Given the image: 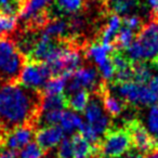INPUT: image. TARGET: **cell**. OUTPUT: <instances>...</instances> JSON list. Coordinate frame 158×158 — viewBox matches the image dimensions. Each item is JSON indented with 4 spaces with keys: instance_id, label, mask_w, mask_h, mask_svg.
<instances>
[{
    "instance_id": "d6a6232c",
    "label": "cell",
    "mask_w": 158,
    "mask_h": 158,
    "mask_svg": "<svg viewBox=\"0 0 158 158\" xmlns=\"http://www.w3.org/2000/svg\"><path fill=\"white\" fill-rule=\"evenodd\" d=\"M153 21H156V22H158V7H157V9L154 11V20Z\"/></svg>"
},
{
    "instance_id": "f1b7e54d",
    "label": "cell",
    "mask_w": 158,
    "mask_h": 158,
    "mask_svg": "<svg viewBox=\"0 0 158 158\" xmlns=\"http://www.w3.org/2000/svg\"><path fill=\"white\" fill-rule=\"evenodd\" d=\"M123 26L132 29L134 33H135V31H140L141 29L143 28V26H144L142 20L135 15L126 16V18L123 19Z\"/></svg>"
},
{
    "instance_id": "cb8c5ba5",
    "label": "cell",
    "mask_w": 158,
    "mask_h": 158,
    "mask_svg": "<svg viewBox=\"0 0 158 158\" xmlns=\"http://www.w3.org/2000/svg\"><path fill=\"white\" fill-rule=\"evenodd\" d=\"M148 132L154 139L158 140V105H153L147 116Z\"/></svg>"
},
{
    "instance_id": "5b68a950",
    "label": "cell",
    "mask_w": 158,
    "mask_h": 158,
    "mask_svg": "<svg viewBox=\"0 0 158 158\" xmlns=\"http://www.w3.org/2000/svg\"><path fill=\"white\" fill-rule=\"evenodd\" d=\"M50 78V68L44 62H34L26 60L18 81L25 88L42 92L44 85Z\"/></svg>"
},
{
    "instance_id": "7a4b0ae2",
    "label": "cell",
    "mask_w": 158,
    "mask_h": 158,
    "mask_svg": "<svg viewBox=\"0 0 158 158\" xmlns=\"http://www.w3.org/2000/svg\"><path fill=\"white\" fill-rule=\"evenodd\" d=\"M158 55V22L152 21L139 31L136 40L127 49L131 62H146Z\"/></svg>"
},
{
    "instance_id": "4dcf8cb0",
    "label": "cell",
    "mask_w": 158,
    "mask_h": 158,
    "mask_svg": "<svg viewBox=\"0 0 158 158\" xmlns=\"http://www.w3.org/2000/svg\"><path fill=\"white\" fill-rule=\"evenodd\" d=\"M144 158H158V151L154 152V153L149 154L147 156H144Z\"/></svg>"
},
{
    "instance_id": "e575fe53",
    "label": "cell",
    "mask_w": 158,
    "mask_h": 158,
    "mask_svg": "<svg viewBox=\"0 0 158 158\" xmlns=\"http://www.w3.org/2000/svg\"><path fill=\"white\" fill-rule=\"evenodd\" d=\"M3 147H5V145L3 144H1V143H0V155H1V154H2V149H3Z\"/></svg>"
},
{
    "instance_id": "7c38bea8",
    "label": "cell",
    "mask_w": 158,
    "mask_h": 158,
    "mask_svg": "<svg viewBox=\"0 0 158 158\" xmlns=\"http://www.w3.org/2000/svg\"><path fill=\"white\" fill-rule=\"evenodd\" d=\"M52 0H26L24 3L20 16L26 24L29 20L39 14L49 12L48 8L50 7Z\"/></svg>"
},
{
    "instance_id": "44dd1931",
    "label": "cell",
    "mask_w": 158,
    "mask_h": 158,
    "mask_svg": "<svg viewBox=\"0 0 158 158\" xmlns=\"http://www.w3.org/2000/svg\"><path fill=\"white\" fill-rule=\"evenodd\" d=\"M56 9L61 13L75 14L84 8V0H55Z\"/></svg>"
},
{
    "instance_id": "9a60e30c",
    "label": "cell",
    "mask_w": 158,
    "mask_h": 158,
    "mask_svg": "<svg viewBox=\"0 0 158 158\" xmlns=\"http://www.w3.org/2000/svg\"><path fill=\"white\" fill-rule=\"evenodd\" d=\"M89 98H90V92L88 89H79L76 92L67 95V107L72 108L75 112H84L89 103Z\"/></svg>"
},
{
    "instance_id": "1f68e13d",
    "label": "cell",
    "mask_w": 158,
    "mask_h": 158,
    "mask_svg": "<svg viewBox=\"0 0 158 158\" xmlns=\"http://www.w3.org/2000/svg\"><path fill=\"white\" fill-rule=\"evenodd\" d=\"M153 66H154V68H156V69L158 70V55L153 59Z\"/></svg>"
},
{
    "instance_id": "5bb4252c",
    "label": "cell",
    "mask_w": 158,
    "mask_h": 158,
    "mask_svg": "<svg viewBox=\"0 0 158 158\" xmlns=\"http://www.w3.org/2000/svg\"><path fill=\"white\" fill-rule=\"evenodd\" d=\"M73 158H93L94 145H91L81 134L75 133L72 136Z\"/></svg>"
},
{
    "instance_id": "d590c367",
    "label": "cell",
    "mask_w": 158,
    "mask_h": 158,
    "mask_svg": "<svg viewBox=\"0 0 158 158\" xmlns=\"http://www.w3.org/2000/svg\"><path fill=\"white\" fill-rule=\"evenodd\" d=\"M8 0H0V6H2V5H5L6 2H7Z\"/></svg>"
},
{
    "instance_id": "8d00e7d4",
    "label": "cell",
    "mask_w": 158,
    "mask_h": 158,
    "mask_svg": "<svg viewBox=\"0 0 158 158\" xmlns=\"http://www.w3.org/2000/svg\"><path fill=\"white\" fill-rule=\"evenodd\" d=\"M132 158H144V156H142V155H140V154H139V155H135L134 157H132Z\"/></svg>"
},
{
    "instance_id": "4fadbf2b",
    "label": "cell",
    "mask_w": 158,
    "mask_h": 158,
    "mask_svg": "<svg viewBox=\"0 0 158 158\" xmlns=\"http://www.w3.org/2000/svg\"><path fill=\"white\" fill-rule=\"evenodd\" d=\"M100 97L103 99V104L104 108L107 112L108 115H110L112 117H117L121 114V112L125 108V105H127L125 101L123 99L119 100L116 97L110 94V90H108L107 86H104L102 88V90L99 93Z\"/></svg>"
},
{
    "instance_id": "4316f807",
    "label": "cell",
    "mask_w": 158,
    "mask_h": 158,
    "mask_svg": "<svg viewBox=\"0 0 158 158\" xmlns=\"http://www.w3.org/2000/svg\"><path fill=\"white\" fill-rule=\"evenodd\" d=\"M57 158H73V145L72 140L63 138L59 148H57Z\"/></svg>"
},
{
    "instance_id": "ffe728a7",
    "label": "cell",
    "mask_w": 158,
    "mask_h": 158,
    "mask_svg": "<svg viewBox=\"0 0 158 158\" xmlns=\"http://www.w3.org/2000/svg\"><path fill=\"white\" fill-rule=\"evenodd\" d=\"M60 123H61L62 129L65 130L66 132H72L77 128L79 129V127L82 123V120L76 113L70 112V110H63Z\"/></svg>"
},
{
    "instance_id": "f546056e",
    "label": "cell",
    "mask_w": 158,
    "mask_h": 158,
    "mask_svg": "<svg viewBox=\"0 0 158 158\" xmlns=\"http://www.w3.org/2000/svg\"><path fill=\"white\" fill-rule=\"evenodd\" d=\"M18 156V152L15 151H6V152H2V154L0 155V158H16Z\"/></svg>"
},
{
    "instance_id": "ac0fdd59",
    "label": "cell",
    "mask_w": 158,
    "mask_h": 158,
    "mask_svg": "<svg viewBox=\"0 0 158 158\" xmlns=\"http://www.w3.org/2000/svg\"><path fill=\"white\" fill-rule=\"evenodd\" d=\"M153 67L154 66L147 65L145 62H134L133 72H134V82L141 85H147L153 78Z\"/></svg>"
},
{
    "instance_id": "e0dca14e",
    "label": "cell",
    "mask_w": 158,
    "mask_h": 158,
    "mask_svg": "<svg viewBox=\"0 0 158 158\" xmlns=\"http://www.w3.org/2000/svg\"><path fill=\"white\" fill-rule=\"evenodd\" d=\"M70 77L68 76H57V77H51L48 81L46 82L44 89H42V94L44 95H52V94H59L63 93V90L65 89L66 84Z\"/></svg>"
},
{
    "instance_id": "603a6c76",
    "label": "cell",
    "mask_w": 158,
    "mask_h": 158,
    "mask_svg": "<svg viewBox=\"0 0 158 158\" xmlns=\"http://www.w3.org/2000/svg\"><path fill=\"white\" fill-rule=\"evenodd\" d=\"M140 6L138 0H117L113 5V11L116 14H128Z\"/></svg>"
},
{
    "instance_id": "ba28073f",
    "label": "cell",
    "mask_w": 158,
    "mask_h": 158,
    "mask_svg": "<svg viewBox=\"0 0 158 158\" xmlns=\"http://www.w3.org/2000/svg\"><path fill=\"white\" fill-rule=\"evenodd\" d=\"M35 132V127L31 125H24L7 131L5 138V146L11 151L19 152L23 149L29 142Z\"/></svg>"
},
{
    "instance_id": "2e32d148",
    "label": "cell",
    "mask_w": 158,
    "mask_h": 158,
    "mask_svg": "<svg viewBox=\"0 0 158 158\" xmlns=\"http://www.w3.org/2000/svg\"><path fill=\"white\" fill-rule=\"evenodd\" d=\"M64 108H67V95L64 93L44 95V98H42L41 112L63 110Z\"/></svg>"
},
{
    "instance_id": "83f0119b",
    "label": "cell",
    "mask_w": 158,
    "mask_h": 158,
    "mask_svg": "<svg viewBox=\"0 0 158 158\" xmlns=\"http://www.w3.org/2000/svg\"><path fill=\"white\" fill-rule=\"evenodd\" d=\"M0 26L1 29L5 33H12L15 31L16 27V19L15 16H9V15H3L0 14Z\"/></svg>"
},
{
    "instance_id": "836d02e7",
    "label": "cell",
    "mask_w": 158,
    "mask_h": 158,
    "mask_svg": "<svg viewBox=\"0 0 158 158\" xmlns=\"http://www.w3.org/2000/svg\"><path fill=\"white\" fill-rule=\"evenodd\" d=\"M1 37H5V33L2 31V29H1V26H0V38Z\"/></svg>"
},
{
    "instance_id": "8fae6325",
    "label": "cell",
    "mask_w": 158,
    "mask_h": 158,
    "mask_svg": "<svg viewBox=\"0 0 158 158\" xmlns=\"http://www.w3.org/2000/svg\"><path fill=\"white\" fill-rule=\"evenodd\" d=\"M121 23H123V20L120 19V16L116 13H112L110 15L107 24L102 29V33H101L102 44L110 49V51H112L114 49V44H114L115 38H116L117 34H118L119 29L121 27Z\"/></svg>"
},
{
    "instance_id": "d6986e66",
    "label": "cell",
    "mask_w": 158,
    "mask_h": 158,
    "mask_svg": "<svg viewBox=\"0 0 158 158\" xmlns=\"http://www.w3.org/2000/svg\"><path fill=\"white\" fill-rule=\"evenodd\" d=\"M135 37V33L132 29L123 26L120 27L118 34L114 41V49H119V50H127L132 44L133 39Z\"/></svg>"
},
{
    "instance_id": "277c9868",
    "label": "cell",
    "mask_w": 158,
    "mask_h": 158,
    "mask_svg": "<svg viewBox=\"0 0 158 158\" xmlns=\"http://www.w3.org/2000/svg\"><path fill=\"white\" fill-rule=\"evenodd\" d=\"M120 98L127 104L135 106H152L158 103V94L154 93L147 85L134 81L113 84Z\"/></svg>"
},
{
    "instance_id": "d4e9b609",
    "label": "cell",
    "mask_w": 158,
    "mask_h": 158,
    "mask_svg": "<svg viewBox=\"0 0 158 158\" xmlns=\"http://www.w3.org/2000/svg\"><path fill=\"white\" fill-rule=\"evenodd\" d=\"M79 133L81 134L89 143H92L93 145H99L101 142V138L95 133L93 128L89 123H82L79 127Z\"/></svg>"
},
{
    "instance_id": "52a82bcc",
    "label": "cell",
    "mask_w": 158,
    "mask_h": 158,
    "mask_svg": "<svg viewBox=\"0 0 158 158\" xmlns=\"http://www.w3.org/2000/svg\"><path fill=\"white\" fill-rule=\"evenodd\" d=\"M125 128L131 139L132 146L142 156L158 151V140L149 134L148 130L139 119H131L125 123Z\"/></svg>"
},
{
    "instance_id": "7402d4cb",
    "label": "cell",
    "mask_w": 158,
    "mask_h": 158,
    "mask_svg": "<svg viewBox=\"0 0 158 158\" xmlns=\"http://www.w3.org/2000/svg\"><path fill=\"white\" fill-rule=\"evenodd\" d=\"M104 115L105 114L103 113L101 103H99L98 100H92L91 102H89L86 110H85V116L90 125L100 120Z\"/></svg>"
},
{
    "instance_id": "6da1fadb",
    "label": "cell",
    "mask_w": 158,
    "mask_h": 158,
    "mask_svg": "<svg viewBox=\"0 0 158 158\" xmlns=\"http://www.w3.org/2000/svg\"><path fill=\"white\" fill-rule=\"evenodd\" d=\"M42 98V92L25 88L18 80L5 82L0 87V126L8 131L24 125L36 127Z\"/></svg>"
},
{
    "instance_id": "3957f363",
    "label": "cell",
    "mask_w": 158,
    "mask_h": 158,
    "mask_svg": "<svg viewBox=\"0 0 158 158\" xmlns=\"http://www.w3.org/2000/svg\"><path fill=\"white\" fill-rule=\"evenodd\" d=\"M25 56L16 44L6 37L0 38V80L16 81L25 64Z\"/></svg>"
},
{
    "instance_id": "30bf717a",
    "label": "cell",
    "mask_w": 158,
    "mask_h": 158,
    "mask_svg": "<svg viewBox=\"0 0 158 158\" xmlns=\"http://www.w3.org/2000/svg\"><path fill=\"white\" fill-rule=\"evenodd\" d=\"M72 78L80 88L93 90L95 92L101 82L98 81V73L93 67H80L73 74Z\"/></svg>"
},
{
    "instance_id": "9c48e42d",
    "label": "cell",
    "mask_w": 158,
    "mask_h": 158,
    "mask_svg": "<svg viewBox=\"0 0 158 158\" xmlns=\"http://www.w3.org/2000/svg\"><path fill=\"white\" fill-rule=\"evenodd\" d=\"M63 131L62 127L56 125L41 127L39 130L36 131V143L44 149V152L50 151L51 148L55 147L63 140Z\"/></svg>"
},
{
    "instance_id": "484cf974",
    "label": "cell",
    "mask_w": 158,
    "mask_h": 158,
    "mask_svg": "<svg viewBox=\"0 0 158 158\" xmlns=\"http://www.w3.org/2000/svg\"><path fill=\"white\" fill-rule=\"evenodd\" d=\"M44 153L37 143H28L21 152V158H42Z\"/></svg>"
},
{
    "instance_id": "8992f818",
    "label": "cell",
    "mask_w": 158,
    "mask_h": 158,
    "mask_svg": "<svg viewBox=\"0 0 158 158\" xmlns=\"http://www.w3.org/2000/svg\"><path fill=\"white\" fill-rule=\"evenodd\" d=\"M132 147L131 139L126 128L108 129L99 144L100 151L112 158L120 157Z\"/></svg>"
}]
</instances>
